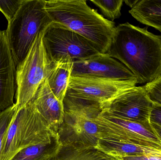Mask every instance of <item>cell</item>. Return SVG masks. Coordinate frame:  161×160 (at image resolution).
Wrapping results in <instances>:
<instances>
[{
	"instance_id": "obj_1",
	"label": "cell",
	"mask_w": 161,
	"mask_h": 160,
	"mask_svg": "<svg viewBox=\"0 0 161 160\" xmlns=\"http://www.w3.org/2000/svg\"><path fill=\"white\" fill-rule=\"evenodd\" d=\"M106 53L125 65L138 83L152 82L161 76V36L126 22L115 27Z\"/></svg>"
},
{
	"instance_id": "obj_2",
	"label": "cell",
	"mask_w": 161,
	"mask_h": 160,
	"mask_svg": "<svg viewBox=\"0 0 161 160\" xmlns=\"http://www.w3.org/2000/svg\"><path fill=\"white\" fill-rule=\"evenodd\" d=\"M53 22L60 23L92 42L106 53L115 32V23L90 7L86 0L45 1Z\"/></svg>"
},
{
	"instance_id": "obj_3",
	"label": "cell",
	"mask_w": 161,
	"mask_h": 160,
	"mask_svg": "<svg viewBox=\"0 0 161 160\" xmlns=\"http://www.w3.org/2000/svg\"><path fill=\"white\" fill-rule=\"evenodd\" d=\"M64 116L57 132L61 146H97L100 131L96 122L101 104L66 95Z\"/></svg>"
},
{
	"instance_id": "obj_4",
	"label": "cell",
	"mask_w": 161,
	"mask_h": 160,
	"mask_svg": "<svg viewBox=\"0 0 161 160\" xmlns=\"http://www.w3.org/2000/svg\"><path fill=\"white\" fill-rule=\"evenodd\" d=\"M32 102L17 111L2 143L0 160H12L23 149L58 139Z\"/></svg>"
},
{
	"instance_id": "obj_5",
	"label": "cell",
	"mask_w": 161,
	"mask_h": 160,
	"mask_svg": "<svg viewBox=\"0 0 161 160\" xmlns=\"http://www.w3.org/2000/svg\"><path fill=\"white\" fill-rule=\"evenodd\" d=\"M52 22L45 1L23 0L5 31L16 66L25 58L37 35Z\"/></svg>"
},
{
	"instance_id": "obj_6",
	"label": "cell",
	"mask_w": 161,
	"mask_h": 160,
	"mask_svg": "<svg viewBox=\"0 0 161 160\" xmlns=\"http://www.w3.org/2000/svg\"><path fill=\"white\" fill-rule=\"evenodd\" d=\"M43 32L44 30L37 35L27 55L16 66L15 104L17 111L32 101L51 68L52 63L43 43Z\"/></svg>"
},
{
	"instance_id": "obj_7",
	"label": "cell",
	"mask_w": 161,
	"mask_h": 160,
	"mask_svg": "<svg viewBox=\"0 0 161 160\" xmlns=\"http://www.w3.org/2000/svg\"><path fill=\"white\" fill-rule=\"evenodd\" d=\"M43 41L49 61L86 60L101 54L94 44L66 26L52 22L43 32Z\"/></svg>"
},
{
	"instance_id": "obj_8",
	"label": "cell",
	"mask_w": 161,
	"mask_h": 160,
	"mask_svg": "<svg viewBox=\"0 0 161 160\" xmlns=\"http://www.w3.org/2000/svg\"><path fill=\"white\" fill-rule=\"evenodd\" d=\"M96 122L100 131L99 140L131 144L161 151V140L150 121H129L102 111Z\"/></svg>"
},
{
	"instance_id": "obj_9",
	"label": "cell",
	"mask_w": 161,
	"mask_h": 160,
	"mask_svg": "<svg viewBox=\"0 0 161 160\" xmlns=\"http://www.w3.org/2000/svg\"><path fill=\"white\" fill-rule=\"evenodd\" d=\"M137 80L71 76L66 95L102 104L136 87Z\"/></svg>"
},
{
	"instance_id": "obj_10",
	"label": "cell",
	"mask_w": 161,
	"mask_h": 160,
	"mask_svg": "<svg viewBox=\"0 0 161 160\" xmlns=\"http://www.w3.org/2000/svg\"><path fill=\"white\" fill-rule=\"evenodd\" d=\"M154 103L144 86H137L102 104V111L122 119L137 122L150 121Z\"/></svg>"
},
{
	"instance_id": "obj_11",
	"label": "cell",
	"mask_w": 161,
	"mask_h": 160,
	"mask_svg": "<svg viewBox=\"0 0 161 160\" xmlns=\"http://www.w3.org/2000/svg\"><path fill=\"white\" fill-rule=\"evenodd\" d=\"M71 76L138 81L137 77L125 65L107 53L74 62Z\"/></svg>"
},
{
	"instance_id": "obj_12",
	"label": "cell",
	"mask_w": 161,
	"mask_h": 160,
	"mask_svg": "<svg viewBox=\"0 0 161 160\" xmlns=\"http://www.w3.org/2000/svg\"><path fill=\"white\" fill-rule=\"evenodd\" d=\"M31 102L52 130L57 133L64 118V106L52 92L47 79L41 85Z\"/></svg>"
},
{
	"instance_id": "obj_13",
	"label": "cell",
	"mask_w": 161,
	"mask_h": 160,
	"mask_svg": "<svg viewBox=\"0 0 161 160\" xmlns=\"http://www.w3.org/2000/svg\"><path fill=\"white\" fill-rule=\"evenodd\" d=\"M73 63L69 59L52 63L46 78L52 92L61 102L67 94Z\"/></svg>"
},
{
	"instance_id": "obj_14",
	"label": "cell",
	"mask_w": 161,
	"mask_h": 160,
	"mask_svg": "<svg viewBox=\"0 0 161 160\" xmlns=\"http://www.w3.org/2000/svg\"><path fill=\"white\" fill-rule=\"evenodd\" d=\"M53 160H123L96 147L61 146Z\"/></svg>"
},
{
	"instance_id": "obj_15",
	"label": "cell",
	"mask_w": 161,
	"mask_h": 160,
	"mask_svg": "<svg viewBox=\"0 0 161 160\" xmlns=\"http://www.w3.org/2000/svg\"><path fill=\"white\" fill-rule=\"evenodd\" d=\"M129 12L141 23L161 33V0H136Z\"/></svg>"
},
{
	"instance_id": "obj_16",
	"label": "cell",
	"mask_w": 161,
	"mask_h": 160,
	"mask_svg": "<svg viewBox=\"0 0 161 160\" xmlns=\"http://www.w3.org/2000/svg\"><path fill=\"white\" fill-rule=\"evenodd\" d=\"M61 147L58 138L50 142L32 146L23 149L12 160H51Z\"/></svg>"
},
{
	"instance_id": "obj_17",
	"label": "cell",
	"mask_w": 161,
	"mask_h": 160,
	"mask_svg": "<svg viewBox=\"0 0 161 160\" xmlns=\"http://www.w3.org/2000/svg\"><path fill=\"white\" fill-rule=\"evenodd\" d=\"M97 147L107 153L119 157L152 154L159 150L131 144L102 140L98 141Z\"/></svg>"
},
{
	"instance_id": "obj_18",
	"label": "cell",
	"mask_w": 161,
	"mask_h": 160,
	"mask_svg": "<svg viewBox=\"0 0 161 160\" xmlns=\"http://www.w3.org/2000/svg\"><path fill=\"white\" fill-rule=\"evenodd\" d=\"M91 2L100 8L103 15L109 20L113 22L121 17L123 0H91Z\"/></svg>"
},
{
	"instance_id": "obj_19",
	"label": "cell",
	"mask_w": 161,
	"mask_h": 160,
	"mask_svg": "<svg viewBox=\"0 0 161 160\" xmlns=\"http://www.w3.org/2000/svg\"><path fill=\"white\" fill-rule=\"evenodd\" d=\"M16 110V106L14 104L13 106L0 111V156L4 136L9 127Z\"/></svg>"
},
{
	"instance_id": "obj_20",
	"label": "cell",
	"mask_w": 161,
	"mask_h": 160,
	"mask_svg": "<svg viewBox=\"0 0 161 160\" xmlns=\"http://www.w3.org/2000/svg\"><path fill=\"white\" fill-rule=\"evenodd\" d=\"M23 0H0V11L9 22L19 9Z\"/></svg>"
},
{
	"instance_id": "obj_21",
	"label": "cell",
	"mask_w": 161,
	"mask_h": 160,
	"mask_svg": "<svg viewBox=\"0 0 161 160\" xmlns=\"http://www.w3.org/2000/svg\"><path fill=\"white\" fill-rule=\"evenodd\" d=\"M144 86L153 103L161 105V76Z\"/></svg>"
},
{
	"instance_id": "obj_22",
	"label": "cell",
	"mask_w": 161,
	"mask_h": 160,
	"mask_svg": "<svg viewBox=\"0 0 161 160\" xmlns=\"http://www.w3.org/2000/svg\"><path fill=\"white\" fill-rule=\"evenodd\" d=\"M150 121L161 126V105L154 103L150 114Z\"/></svg>"
},
{
	"instance_id": "obj_23",
	"label": "cell",
	"mask_w": 161,
	"mask_h": 160,
	"mask_svg": "<svg viewBox=\"0 0 161 160\" xmlns=\"http://www.w3.org/2000/svg\"><path fill=\"white\" fill-rule=\"evenodd\" d=\"M157 152L153 154H145V155H135V156H125L120 157L123 160H161L159 158L156 156V153Z\"/></svg>"
},
{
	"instance_id": "obj_24",
	"label": "cell",
	"mask_w": 161,
	"mask_h": 160,
	"mask_svg": "<svg viewBox=\"0 0 161 160\" xmlns=\"http://www.w3.org/2000/svg\"><path fill=\"white\" fill-rule=\"evenodd\" d=\"M153 128L155 129V131L157 132V134L159 138H160L161 141V126L159 125H157L155 123H151Z\"/></svg>"
},
{
	"instance_id": "obj_25",
	"label": "cell",
	"mask_w": 161,
	"mask_h": 160,
	"mask_svg": "<svg viewBox=\"0 0 161 160\" xmlns=\"http://www.w3.org/2000/svg\"><path fill=\"white\" fill-rule=\"evenodd\" d=\"M124 2L127 5L129 6L130 7V8L133 7V6L134 5V4H135V2H136V0H134V1H132V0H126V1H124Z\"/></svg>"
},
{
	"instance_id": "obj_26",
	"label": "cell",
	"mask_w": 161,
	"mask_h": 160,
	"mask_svg": "<svg viewBox=\"0 0 161 160\" xmlns=\"http://www.w3.org/2000/svg\"><path fill=\"white\" fill-rule=\"evenodd\" d=\"M156 156L158 157L161 160V151L160 150H159L158 151L157 153H156Z\"/></svg>"
},
{
	"instance_id": "obj_27",
	"label": "cell",
	"mask_w": 161,
	"mask_h": 160,
	"mask_svg": "<svg viewBox=\"0 0 161 160\" xmlns=\"http://www.w3.org/2000/svg\"><path fill=\"white\" fill-rule=\"evenodd\" d=\"M53 159H54V158H53ZM53 159H52V160H53Z\"/></svg>"
},
{
	"instance_id": "obj_28",
	"label": "cell",
	"mask_w": 161,
	"mask_h": 160,
	"mask_svg": "<svg viewBox=\"0 0 161 160\" xmlns=\"http://www.w3.org/2000/svg\"></svg>"
}]
</instances>
